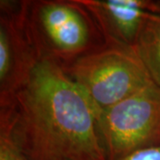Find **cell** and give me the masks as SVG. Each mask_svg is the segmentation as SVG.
<instances>
[{
	"label": "cell",
	"instance_id": "6",
	"mask_svg": "<svg viewBox=\"0 0 160 160\" xmlns=\"http://www.w3.org/2000/svg\"><path fill=\"white\" fill-rule=\"evenodd\" d=\"M84 6L97 18L108 43L134 46L148 12L140 0L86 1Z\"/></svg>",
	"mask_w": 160,
	"mask_h": 160
},
{
	"label": "cell",
	"instance_id": "2",
	"mask_svg": "<svg viewBox=\"0 0 160 160\" xmlns=\"http://www.w3.org/2000/svg\"><path fill=\"white\" fill-rule=\"evenodd\" d=\"M66 72L92 103L99 118L122 100L156 84L134 46L114 43L78 56Z\"/></svg>",
	"mask_w": 160,
	"mask_h": 160
},
{
	"label": "cell",
	"instance_id": "7",
	"mask_svg": "<svg viewBox=\"0 0 160 160\" xmlns=\"http://www.w3.org/2000/svg\"><path fill=\"white\" fill-rule=\"evenodd\" d=\"M134 47L153 81L160 86V12H148Z\"/></svg>",
	"mask_w": 160,
	"mask_h": 160
},
{
	"label": "cell",
	"instance_id": "9",
	"mask_svg": "<svg viewBox=\"0 0 160 160\" xmlns=\"http://www.w3.org/2000/svg\"><path fill=\"white\" fill-rule=\"evenodd\" d=\"M119 160H160V146L137 150Z\"/></svg>",
	"mask_w": 160,
	"mask_h": 160
},
{
	"label": "cell",
	"instance_id": "1",
	"mask_svg": "<svg viewBox=\"0 0 160 160\" xmlns=\"http://www.w3.org/2000/svg\"><path fill=\"white\" fill-rule=\"evenodd\" d=\"M1 121L26 160H109L96 109L49 55H40Z\"/></svg>",
	"mask_w": 160,
	"mask_h": 160
},
{
	"label": "cell",
	"instance_id": "5",
	"mask_svg": "<svg viewBox=\"0 0 160 160\" xmlns=\"http://www.w3.org/2000/svg\"><path fill=\"white\" fill-rule=\"evenodd\" d=\"M38 20L52 48L65 56L83 51L89 40V29L75 6L62 2L42 5Z\"/></svg>",
	"mask_w": 160,
	"mask_h": 160
},
{
	"label": "cell",
	"instance_id": "8",
	"mask_svg": "<svg viewBox=\"0 0 160 160\" xmlns=\"http://www.w3.org/2000/svg\"><path fill=\"white\" fill-rule=\"evenodd\" d=\"M0 131V160H26L18 149L8 126L3 121Z\"/></svg>",
	"mask_w": 160,
	"mask_h": 160
},
{
	"label": "cell",
	"instance_id": "3",
	"mask_svg": "<svg viewBox=\"0 0 160 160\" xmlns=\"http://www.w3.org/2000/svg\"><path fill=\"white\" fill-rule=\"evenodd\" d=\"M99 128L109 160L160 146V86L152 84L105 110Z\"/></svg>",
	"mask_w": 160,
	"mask_h": 160
},
{
	"label": "cell",
	"instance_id": "4",
	"mask_svg": "<svg viewBox=\"0 0 160 160\" xmlns=\"http://www.w3.org/2000/svg\"><path fill=\"white\" fill-rule=\"evenodd\" d=\"M33 30L24 16H1L0 85L1 106H7L29 78L42 54Z\"/></svg>",
	"mask_w": 160,
	"mask_h": 160
}]
</instances>
